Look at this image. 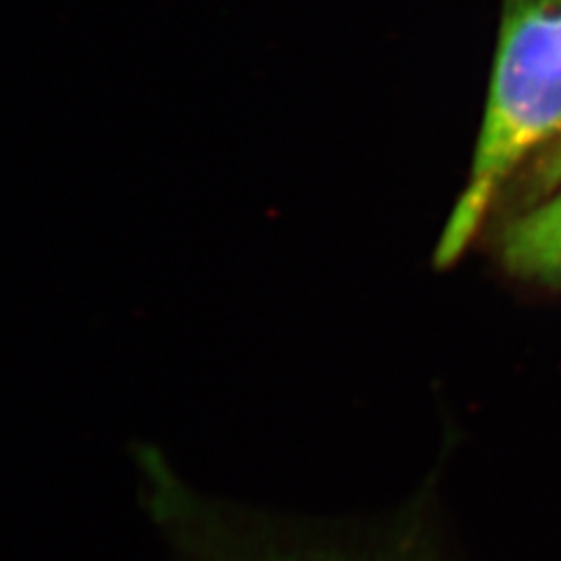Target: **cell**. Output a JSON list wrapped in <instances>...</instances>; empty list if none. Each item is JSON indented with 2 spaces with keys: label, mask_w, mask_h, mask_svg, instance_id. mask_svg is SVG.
Instances as JSON below:
<instances>
[{
  "label": "cell",
  "mask_w": 561,
  "mask_h": 561,
  "mask_svg": "<svg viewBox=\"0 0 561 561\" xmlns=\"http://www.w3.org/2000/svg\"><path fill=\"white\" fill-rule=\"evenodd\" d=\"M134 456L141 503L171 561H414L400 518L283 516L206 495L152 445Z\"/></svg>",
  "instance_id": "cell-1"
},
{
  "label": "cell",
  "mask_w": 561,
  "mask_h": 561,
  "mask_svg": "<svg viewBox=\"0 0 561 561\" xmlns=\"http://www.w3.org/2000/svg\"><path fill=\"white\" fill-rule=\"evenodd\" d=\"M561 138V0H502L500 44L466 192L439 256L451 261L481 227L505 180Z\"/></svg>",
  "instance_id": "cell-2"
},
{
  "label": "cell",
  "mask_w": 561,
  "mask_h": 561,
  "mask_svg": "<svg viewBox=\"0 0 561 561\" xmlns=\"http://www.w3.org/2000/svg\"><path fill=\"white\" fill-rule=\"evenodd\" d=\"M503 261L524 277L561 275V190L512 222L503 236Z\"/></svg>",
  "instance_id": "cell-3"
},
{
  "label": "cell",
  "mask_w": 561,
  "mask_h": 561,
  "mask_svg": "<svg viewBox=\"0 0 561 561\" xmlns=\"http://www.w3.org/2000/svg\"><path fill=\"white\" fill-rule=\"evenodd\" d=\"M553 152L547 154L539 164V180H537V187L541 192L553 190L561 185V138L553 144L551 148Z\"/></svg>",
  "instance_id": "cell-4"
}]
</instances>
